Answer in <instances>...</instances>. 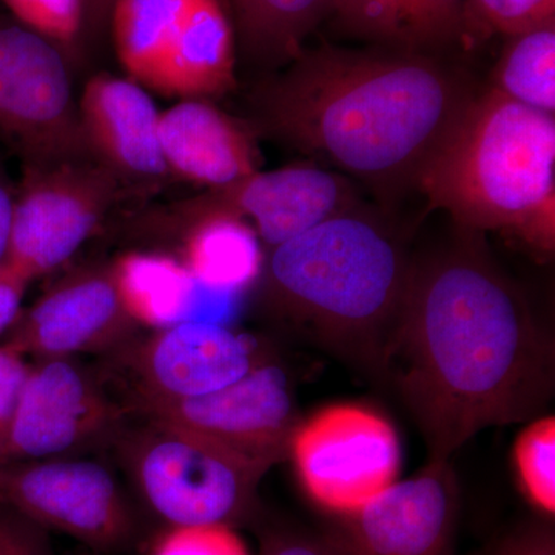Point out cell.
<instances>
[{
	"mask_svg": "<svg viewBox=\"0 0 555 555\" xmlns=\"http://www.w3.org/2000/svg\"><path fill=\"white\" fill-rule=\"evenodd\" d=\"M481 235L459 228L414 262L387 360L429 460H451L486 427L537 418L554 393L553 341Z\"/></svg>",
	"mask_w": 555,
	"mask_h": 555,
	"instance_id": "cell-1",
	"label": "cell"
},
{
	"mask_svg": "<svg viewBox=\"0 0 555 555\" xmlns=\"http://www.w3.org/2000/svg\"><path fill=\"white\" fill-rule=\"evenodd\" d=\"M476 96L465 73L438 56L324 43L257 83L251 124L360 179L389 207L418 189Z\"/></svg>",
	"mask_w": 555,
	"mask_h": 555,
	"instance_id": "cell-2",
	"label": "cell"
},
{
	"mask_svg": "<svg viewBox=\"0 0 555 555\" xmlns=\"http://www.w3.org/2000/svg\"><path fill=\"white\" fill-rule=\"evenodd\" d=\"M414 261L385 221L349 211L270 248V301L312 338L385 379Z\"/></svg>",
	"mask_w": 555,
	"mask_h": 555,
	"instance_id": "cell-3",
	"label": "cell"
},
{
	"mask_svg": "<svg viewBox=\"0 0 555 555\" xmlns=\"http://www.w3.org/2000/svg\"><path fill=\"white\" fill-rule=\"evenodd\" d=\"M416 192L459 228L555 246V118L494 89L477 93Z\"/></svg>",
	"mask_w": 555,
	"mask_h": 555,
	"instance_id": "cell-4",
	"label": "cell"
},
{
	"mask_svg": "<svg viewBox=\"0 0 555 555\" xmlns=\"http://www.w3.org/2000/svg\"><path fill=\"white\" fill-rule=\"evenodd\" d=\"M0 138L24 166L91 159L67 57L38 33L2 17Z\"/></svg>",
	"mask_w": 555,
	"mask_h": 555,
	"instance_id": "cell-5",
	"label": "cell"
},
{
	"mask_svg": "<svg viewBox=\"0 0 555 555\" xmlns=\"http://www.w3.org/2000/svg\"><path fill=\"white\" fill-rule=\"evenodd\" d=\"M131 467L145 505L177 526L238 524L250 516L264 474L214 444L152 422Z\"/></svg>",
	"mask_w": 555,
	"mask_h": 555,
	"instance_id": "cell-6",
	"label": "cell"
},
{
	"mask_svg": "<svg viewBox=\"0 0 555 555\" xmlns=\"http://www.w3.org/2000/svg\"><path fill=\"white\" fill-rule=\"evenodd\" d=\"M122 190L94 159L24 166L3 264L28 283L61 268L96 232Z\"/></svg>",
	"mask_w": 555,
	"mask_h": 555,
	"instance_id": "cell-7",
	"label": "cell"
},
{
	"mask_svg": "<svg viewBox=\"0 0 555 555\" xmlns=\"http://www.w3.org/2000/svg\"><path fill=\"white\" fill-rule=\"evenodd\" d=\"M288 456L309 499L339 517L356 513L396 483L401 444L386 416L341 403L298 423Z\"/></svg>",
	"mask_w": 555,
	"mask_h": 555,
	"instance_id": "cell-8",
	"label": "cell"
},
{
	"mask_svg": "<svg viewBox=\"0 0 555 555\" xmlns=\"http://www.w3.org/2000/svg\"><path fill=\"white\" fill-rule=\"evenodd\" d=\"M361 210L353 182L313 163L255 171L193 198L152 211L145 222L181 232L196 219L228 215L243 219L270 248L323 224L327 219Z\"/></svg>",
	"mask_w": 555,
	"mask_h": 555,
	"instance_id": "cell-9",
	"label": "cell"
},
{
	"mask_svg": "<svg viewBox=\"0 0 555 555\" xmlns=\"http://www.w3.org/2000/svg\"><path fill=\"white\" fill-rule=\"evenodd\" d=\"M141 408L153 423L198 437L261 474L288 456L299 423L286 372L268 361L217 392L142 396Z\"/></svg>",
	"mask_w": 555,
	"mask_h": 555,
	"instance_id": "cell-10",
	"label": "cell"
},
{
	"mask_svg": "<svg viewBox=\"0 0 555 555\" xmlns=\"http://www.w3.org/2000/svg\"><path fill=\"white\" fill-rule=\"evenodd\" d=\"M0 503L98 551L126 546L137 531L115 478L93 462L7 463L0 466Z\"/></svg>",
	"mask_w": 555,
	"mask_h": 555,
	"instance_id": "cell-11",
	"label": "cell"
},
{
	"mask_svg": "<svg viewBox=\"0 0 555 555\" xmlns=\"http://www.w3.org/2000/svg\"><path fill=\"white\" fill-rule=\"evenodd\" d=\"M456 514L451 460H429L415 477L337 517L326 539L341 555H451Z\"/></svg>",
	"mask_w": 555,
	"mask_h": 555,
	"instance_id": "cell-12",
	"label": "cell"
},
{
	"mask_svg": "<svg viewBox=\"0 0 555 555\" xmlns=\"http://www.w3.org/2000/svg\"><path fill=\"white\" fill-rule=\"evenodd\" d=\"M113 420L115 409L80 369L64 358H43L22 387L0 466L64 454Z\"/></svg>",
	"mask_w": 555,
	"mask_h": 555,
	"instance_id": "cell-13",
	"label": "cell"
},
{
	"mask_svg": "<svg viewBox=\"0 0 555 555\" xmlns=\"http://www.w3.org/2000/svg\"><path fill=\"white\" fill-rule=\"evenodd\" d=\"M78 109L91 159L122 188L153 190L170 178L160 147V112L141 83L100 73L83 87Z\"/></svg>",
	"mask_w": 555,
	"mask_h": 555,
	"instance_id": "cell-14",
	"label": "cell"
},
{
	"mask_svg": "<svg viewBox=\"0 0 555 555\" xmlns=\"http://www.w3.org/2000/svg\"><path fill=\"white\" fill-rule=\"evenodd\" d=\"M133 323L108 270L65 278L10 327L7 346L22 356L65 358L112 345Z\"/></svg>",
	"mask_w": 555,
	"mask_h": 555,
	"instance_id": "cell-15",
	"label": "cell"
},
{
	"mask_svg": "<svg viewBox=\"0 0 555 555\" xmlns=\"http://www.w3.org/2000/svg\"><path fill=\"white\" fill-rule=\"evenodd\" d=\"M138 361L142 396L193 398L232 385L266 360L248 335L225 324L184 321L150 339Z\"/></svg>",
	"mask_w": 555,
	"mask_h": 555,
	"instance_id": "cell-16",
	"label": "cell"
},
{
	"mask_svg": "<svg viewBox=\"0 0 555 555\" xmlns=\"http://www.w3.org/2000/svg\"><path fill=\"white\" fill-rule=\"evenodd\" d=\"M159 137L170 177L206 190L240 181L261 166L250 127L208 100H181L160 113Z\"/></svg>",
	"mask_w": 555,
	"mask_h": 555,
	"instance_id": "cell-17",
	"label": "cell"
},
{
	"mask_svg": "<svg viewBox=\"0 0 555 555\" xmlns=\"http://www.w3.org/2000/svg\"><path fill=\"white\" fill-rule=\"evenodd\" d=\"M331 13L353 38L389 50L437 56L467 38L466 0H332Z\"/></svg>",
	"mask_w": 555,
	"mask_h": 555,
	"instance_id": "cell-18",
	"label": "cell"
},
{
	"mask_svg": "<svg viewBox=\"0 0 555 555\" xmlns=\"http://www.w3.org/2000/svg\"><path fill=\"white\" fill-rule=\"evenodd\" d=\"M235 35L222 0H190L155 91L210 100L235 87Z\"/></svg>",
	"mask_w": 555,
	"mask_h": 555,
	"instance_id": "cell-19",
	"label": "cell"
},
{
	"mask_svg": "<svg viewBox=\"0 0 555 555\" xmlns=\"http://www.w3.org/2000/svg\"><path fill=\"white\" fill-rule=\"evenodd\" d=\"M181 232V261L204 291L238 297L264 270L261 240L243 219L210 215Z\"/></svg>",
	"mask_w": 555,
	"mask_h": 555,
	"instance_id": "cell-20",
	"label": "cell"
},
{
	"mask_svg": "<svg viewBox=\"0 0 555 555\" xmlns=\"http://www.w3.org/2000/svg\"><path fill=\"white\" fill-rule=\"evenodd\" d=\"M124 309L145 326L169 328L190 321L199 286L181 259L156 251H130L109 269Z\"/></svg>",
	"mask_w": 555,
	"mask_h": 555,
	"instance_id": "cell-21",
	"label": "cell"
},
{
	"mask_svg": "<svg viewBox=\"0 0 555 555\" xmlns=\"http://www.w3.org/2000/svg\"><path fill=\"white\" fill-rule=\"evenodd\" d=\"M190 0H116L109 14L120 65L134 82L156 90Z\"/></svg>",
	"mask_w": 555,
	"mask_h": 555,
	"instance_id": "cell-22",
	"label": "cell"
},
{
	"mask_svg": "<svg viewBox=\"0 0 555 555\" xmlns=\"http://www.w3.org/2000/svg\"><path fill=\"white\" fill-rule=\"evenodd\" d=\"M244 50L255 61L288 65L331 13L332 0H229Z\"/></svg>",
	"mask_w": 555,
	"mask_h": 555,
	"instance_id": "cell-23",
	"label": "cell"
},
{
	"mask_svg": "<svg viewBox=\"0 0 555 555\" xmlns=\"http://www.w3.org/2000/svg\"><path fill=\"white\" fill-rule=\"evenodd\" d=\"M491 89L555 115V22L507 38L492 72Z\"/></svg>",
	"mask_w": 555,
	"mask_h": 555,
	"instance_id": "cell-24",
	"label": "cell"
},
{
	"mask_svg": "<svg viewBox=\"0 0 555 555\" xmlns=\"http://www.w3.org/2000/svg\"><path fill=\"white\" fill-rule=\"evenodd\" d=\"M514 465L529 502L546 516L555 513V418L537 416L514 444Z\"/></svg>",
	"mask_w": 555,
	"mask_h": 555,
	"instance_id": "cell-25",
	"label": "cell"
},
{
	"mask_svg": "<svg viewBox=\"0 0 555 555\" xmlns=\"http://www.w3.org/2000/svg\"><path fill=\"white\" fill-rule=\"evenodd\" d=\"M14 21L50 40L68 64L83 33L82 0H2Z\"/></svg>",
	"mask_w": 555,
	"mask_h": 555,
	"instance_id": "cell-26",
	"label": "cell"
},
{
	"mask_svg": "<svg viewBox=\"0 0 555 555\" xmlns=\"http://www.w3.org/2000/svg\"><path fill=\"white\" fill-rule=\"evenodd\" d=\"M467 36L506 38L555 22V0H466Z\"/></svg>",
	"mask_w": 555,
	"mask_h": 555,
	"instance_id": "cell-27",
	"label": "cell"
},
{
	"mask_svg": "<svg viewBox=\"0 0 555 555\" xmlns=\"http://www.w3.org/2000/svg\"><path fill=\"white\" fill-rule=\"evenodd\" d=\"M152 555H250L228 525L177 526L153 547Z\"/></svg>",
	"mask_w": 555,
	"mask_h": 555,
	"instance_id": "cell-28",
	"label": "cell"
},
{
	"mask_svg": "<svg viewBox=\"0 0 555 555\" xmlns=\"http://www.w3.org/2000/svg\"><path fill=\"white\" fill-rule=\"evenodd\" d=\"M0 555H53V550L46 529L0 503Z\"/></svg>",
	"mask_w": 555,
	"mask_h": 555,
	"instance_id": "cell-29",
	"label": "cell"
},
{
	"mask_svg": "<svg viewBox=\"0 0 555 555\" xmlns=\"http://www.w3.org/2000/svg\"><path fill=\"white\" fill-rule=\"evenodd\" d=\"M28 372L30 366L25 364L21 352L7 345L0 346V460Z\"/></svg>",
	"mask_w": 555,
	"mask_h": 555,
	"instance_id": "cell-30",
	"label": "cell"
},
{
	"mask_svg": "<svg viewBox=\"0 0 555 555\" xmlns=\"http://www.w3.org/2000/svg\"><path fill=\"white\" fill-rule=\"evenodd\" d=\"M491 555H555L554 528L550 524H529L500 542Z\"/></svg>",
	"mask_w": 555,
	"mask_h": 555,
	"instance_id": "cell-31",
	"label": "cell"
},
{
	"mask_svg": "<svg viewBox=\"0 0 555 555\" xmlns=\"http://www.w3.org/2000/svg\"><path fill=\"white\" fill-rule=\"evenodd\" d=\"M28 281L5 264L0 266V334L10 331L21 312Z\"/></svg>",
	"mask_w": 555,
	"mask_h": 555,
	"instance_id": "cell-32",
	"label": "cell"
},
{
	"mask_svg": "<svg viewBox=\"0 0 555 555\" xmlns=\"http://www.w3.org/2000/svg\"><path fill=\"white\" fill-rule=\"evenodd\" d=\"M262 555H341L327 539H312L308 535H272L266 542Z\"/></svg>",
	"mask_w": 555,
	"mask_h": 555,
	"instance_id": "cell-33",
	"label": "cell"
},
{
	"mask_svg": "<svg viewBox=\"0 0 555 555\" xmlns=\"http://www.w3.org/2000/svg\"><path fill=\"white\" fill-rule=\"evenodd\" d=\"M83 2V33L96 36L104 30L109 22L113 5L116 0H82Z\"/></svg>",
	"mask_w": 555,
	"mask_h": 555,
	"instance_id": "cell-34",
	"label": "cell"
},
{
	"mask_svg": "<svg viewBox=\"0 0 555 555\" xmlns=\"http://www.w3.org/2000/svg\"><path fill=\"white\" fill-rule=\"evenodd\" d=\"M14 195L11 192L9 182L0 173V266L5 259L7 247H9L11 208H13Z\"/></svg>",
	"mask_w": 555,
	"mask_h": 555,
	"instance_id": "cell-35",
	"label": "cell"
}]
</instances>
